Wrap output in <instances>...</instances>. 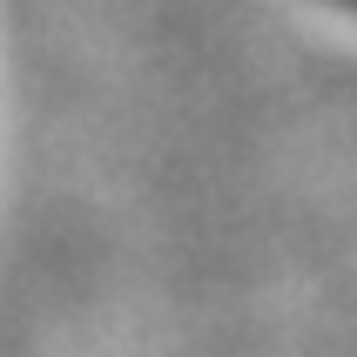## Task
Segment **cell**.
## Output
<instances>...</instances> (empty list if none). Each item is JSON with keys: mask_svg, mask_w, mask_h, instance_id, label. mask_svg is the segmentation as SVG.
I'll return each mask as SVG.
<instances>
[{"mask_svg": "<svg viewBox=\"0 0 357 357\" xmlns=\"http://www.w3.org/2000/svg\"><path fill=\"white\" fill-rule=\"evenodd\" d=\"M324 7H337V14H357V0H324Z\"/></svg>", "mask_w": 357, "mask_h": 357, "instance_id": "obj_1", "label": "cell"}]
</instances>
